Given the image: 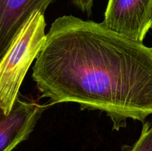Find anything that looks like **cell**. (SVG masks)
Wrapping results in <instances>:
<instances>
[{
	"instance_id": "6da1fadb",
	"label": "cell",
	"mask_w": 152,
	"mask_h": 151,
	"mask_svg": "<svg viewBox=\"0 0 152 151\" xmlns=\"http://www.w3.org/2000/svg\"><path fill=\"white\" fill-rule=\"evenodd\" d=\"M32 78L49 105L75 102L108 115L113 129L152 114V47L72 15L57 18Z\"/></svg>"
},
{
	"instance_id": "7a4b0ae2",
	"label": "cell",
	"mask_w": 152,
	"mask_h": 151,
	"mask_svg": "<svg viewBox=\"0 0 152 151\" xmlns=\"http://www.w3.org/2000/svg\"><path fill=\"white\" fill-rule=\"evenodd\" d=\"M45 13H32L0 59V107L11 110L30 66L45 41Z\"/></svg>"
},
{
	"instance_id": "3957f363",
	"label": "cell",
	"mask_w": 152,
	"mask_h": 151,
	"mask_svg": "<svg viewBox=\"0 0 152 151\" xmlns=\"http://www.w3.org/2000/svg\"><path fill=\"white\" fill-rule=\"evenodd\" d=\"M102 25L142 42L152 28V0H108Z\"/></svg>"
},
{
	"instance_id": "277c9868",
	"label": "cell",
	"mask_w": 152,
	"mask_h": 151,
	"mask_svg": "<svg viewBox=\"0 0 152 151\" xmlns=\"http://www.w3.org/2000/svg\"><path fill=\"white\" fill-rule=\"evenodd\" d=\"M46 107L34 101L22 100L19 94L8 115L0 107V151H12L26 140Z\"/></svg>"
},
{
	"instance_id": "5b68a950",
	"label": "cell",
	"mask_w": 152,
	"mask_h": 151,
	"mask_svg": "<svg viewBox=\"0 0 152 151\" xmlns=\"http://www.w3.org/2000/svg\"><path fill=\"white\" fill-rule=\"evenodd\" d=\"M56 0H0V59L30 16Z\"/></svg>"
},
{
	"instance_id": "8992f818",
	"label": "cell",
	"mask_w": 152,
	"mask_h": 151,
	"mask_svg": "<svg viewBox=\"0 0 152 151\" xmlns=\"http://www.w3.org/2000/svg\"><path fill=\"white\" fill-rule=\"evenodd\" d=\"M123 151H152V126L143 122L140 136L132 146H123Z\"/></svg>"
},
{
	"instance_id": "52a82bcc",
	"label": "cell",
	"mask_w": 152,
	"mask_h": 151,
	"mask_svg": "<svg viewBox=\"0 0 152 151\" xmlns=\"http://www.w3.org/2000/svg\"><path fill=\"white\" fill-rule=\"evenodd\" d=\"M73 4L80 10L91 15L94 4V0H71Z\"/></svg>"
}]
</instances>
